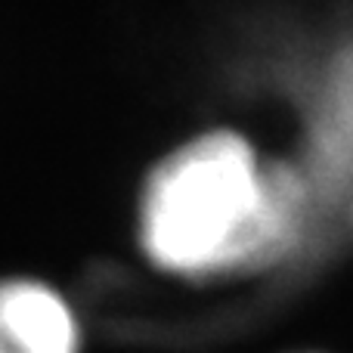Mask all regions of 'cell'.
Segmentation results:
<instances>
[{"mask_svg":"<svg viewBox=\"0 0 353 353\" xmlns=\"http://www.w3.org/2000/svg\"><path fill=\"white\" fill-rule=\"evenodd\" d=\"M301 183L214 130L171 152L140 195V242L168 273L211 276L276 257L298 223Z\"/></svg>","mask_w":353,"mask_h":353,"instance_id":"1","label":"cell"},{"mask_svg":"<svg viewBox=\"0 0 353 353\" xmlns=\"http://www.w3.org/2000/svg\"><path fill=\"white\" fill-rule=\"evenodd\" d=\"M0 353H81L74 313L41 282H0Z\"/></svg>","mask_w":353,"mask_h":353,"instance_id":"2","label":"cell"}]
</instances>
